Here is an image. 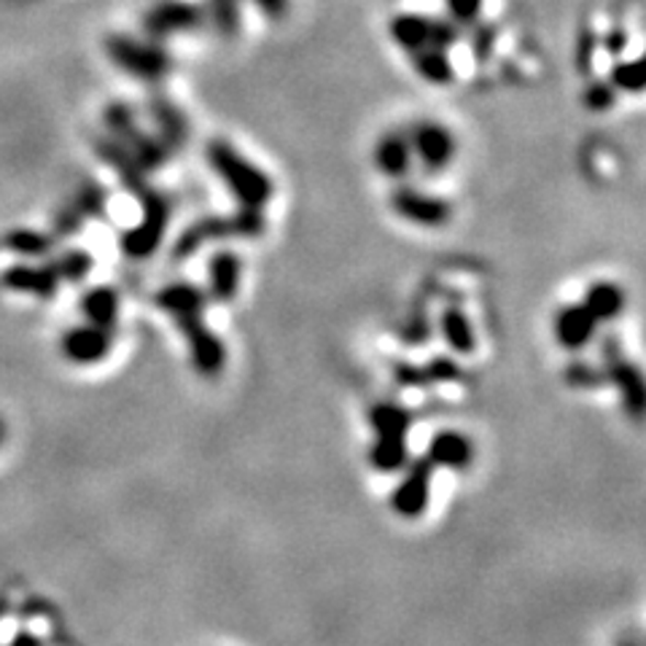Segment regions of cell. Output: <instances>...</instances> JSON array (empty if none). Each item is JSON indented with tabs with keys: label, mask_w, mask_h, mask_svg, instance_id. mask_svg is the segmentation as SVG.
I'll return each mask as SVG.
<instances>
[{
	"label": "cell",
	"mask_w": 646,
	"mask_h": 646,
	"mask_svg": "<svg viewBox=\"0 0 646 646\" xmlns=\"http://www.w3.org/2000/svg\"><path fill=\"white\" fill-rule=\"evenodd\" d=\"M157 302L159 308H165L167 313L178 321L181 332L187 334L191 358H194L197 369L208 377L219 375L221 369H224L226 353H224V345H221V339L202 326V308H205V297H202V291L194 289V286L176 283V286H167V289L157 297Z\"/></svg>",
	"instance_id": "cell-1"
},
{
	"label": "cell",
	"mask_w": 646,
	"mask_h": 646,
	"mask_svg": "<svg viewBox=\"0 0 646 646\" xmlns=\"http://www.w3.org/2000/svg\"><path fill=\"white\" fill-rule=\"evenodd\" d=\"M211 157L213 170L219 172L221 181L230 187L235 200H241L243 208L248 211H261L269 200H272V181L267 178L265 170H259L256 165H250L241 152L230 146V143H211Z\"/></svg>",
	"instance_id": "cell-2"
},
{
	"label": "cell",
	"mask_w": 646,
	"mask_h": 646,
	"mask_svg": "<svg viewBox=\"0 0 646 646\" xmlns=\"http://www.w3.org/2000/svg\"><path fill=\"white\" fill-rule=\"evenodd\" d=\"M601 361H603V377L612 382L614 391L620 393V402L625 415L631 421L644 423L646 421V375L636 361L625 356L617 334H606L601 343Z\"/></svg>",
	"instance_id": "cell-3"
},
{
	"label": "cell",
	"mask_w": 646,
	"mask_h": 646,
	"mask_svg": "<svg viewBox=\"0 0 646 646\" xmlns=\"http://www.w3.org/2000/svg\"><path fill=\"white\" fill-rule=\"evenodd\" d=\"M393 44L406 54L428 49V46H439V49H450L458 41V27L453 20H428L423 14H399L393 16L388 25Z\"/></svg>",
	"instance_id": "cell-4"
},
{
	"label": "cell",
	"mask_w": 646,
	"mask_h": 646,
	"mask_svg": "<svg viewBox=\"0 0 646 646\" xmlns=\"http://www.w3.org/2000/svg\"><path fill=\"white\" fill-rule=\"evenodd\" d=\"M406 137H410L412 157L426 172H442L456 159L458 141L442 122L421 119L406 130Z\"/></svg>",
	"instance_id": "cell-5"
},
{
	"label": "cell",
	"mask_w": 646,
	"mask_h": 646,
	"mask_svg": "<svg viewBox=\"0 0 646 646\" xmlns=\"http://www.w3.org/2000/svg\"><path fill=\"white\" fill-rule=\"evenodd\" d=\"M391 208L399 219L410 221V224H415V226H426V230L445 226L453 215L450 202L442 200V197L426 194V191H421L415 187L393 189Z\"/></svg>",
	"instance_id": "cell-6"
},
{
	"label": "cell",
	"mask_w": 646,
	"mask_h": 646,
	"mask_svg": "<svg viewBox=\"0 0 646 646\" xmlns=\"http://www.w3.org/2000/svg\"><path fill=\"white\" fill-rule=\"evenodd\" d=\"M431 480H434V466L426 458L410 460L404 477L399 480L397 490L391 495L393 512L402 514L404 520H417L428 506Z\"/></svg>",
	"instance_id": "cell-7"
},
{
	"label": "cell",
	"mask_w": 646,
	"mask_h": 646,
	"mask_svg": "<svg viewBox=\"0 0 646 646\" xmlns=\"http://www.w3.org/2000/svg\"><path fill=\"white\" fill-rule=\"evenodd\" d=\"M595 332H598V321L592 319V313L582 302L566 304V308H560L553 319L555 339H558L560 348L571 353L588 348L592 339H595Z\"/></svg>",
	"instance_id": "cell-8"
},
{
	"label": "cell",
	"mask_w": 646,
	"mask_h": 646,
	"mask_svg": "<svg viewBox=\"0 0 646 646\" xmlns=\"http://www.w3.org/2000/svg\"><path fill=\"white\" fill-rule=\"evenodd\" d=\"M426 460L434 469L464 471L475 460V445H471V439L464 431L442 428L431 436Z\"/></svg>",
	"instance_id": "cell-9"
},
{
	"label": "cell",
	"mask_w": 646,
	"mask_h": 646,
	"mask_svg": "<svg viewBox=\"0 0 646 646\" xmlns=\"http://www.w3.org/2000/svg\"><path fill=\"white\" fill-rule=\"evenodd\" d=\"M375 167L386 178H393V181H402V178L410 176L412 165H415V157H412L410 137L399 130H391V133H382L375 143Z\"/></svg>",
	"instance_id": "cell-10"
},
{
	"label": "cell",
	"mask_w": 646,
	"mask_h": 646,
	"mask_svg": "<svg viewBox=\"0 0 646 646\" xmlns=\"http://www.w3.org/2000/svg\"><path fill=\"white\" fill-rule=\"evenodd\" d=\"M582 304L590 310L592 319L598 323H612L622 315L627 299L625 291H622L617 283H612V280H598V283H592L588 289Z\"/></svg>",
	"instance_id": "cell-11"
},
{
	"label": "cell",
	"mask_w": 646,
	"mask_h": 646,
	"mask_svg": "<svg viewBox=\"0 0 646 646\" xmlns=\"http://www.w3.org/2000/svg\"><path fill=\"white\" fill-rule=\"evenodd\" d=\"M410 63L412 70H415L423 81L434 83V87H447V83L456 79V68H453L450 57H447V49H439V46L412 52Z\"/></svg>",
	"instance_id": "cell-12"
},
{
	"label": "cell",
	"mask_w": 646,
	"mask_h": 646,
	"mask_svg": "<svg viewBox=\"0 0 646 646\" xmlns=\"http://www.w3.org/2000/svg\"><path fill=\"white\" fill-rule=\"evenodd\" d=\"M241 256L230 254V250H221L213 256L211 261V294L219 302H230L235 299L237 289H241Z\"/></svg>",
	"instance_id": "cell-13"
},
{
	"label": "cell",
	"mask_w": 646,
	"mask_h": 646,
	"mask_svg": "<svg viewBox=\"0 0 646 646\" xmlns=\"http://www.w3.org/2000/svg\"><path fill=\"white\" fill-rule=\"evenodd\" d=\"M439 328H442V337H445V343L450 345V350L460 353V356H466V353H475L477 334H475V328H471L469 319L464 315V310L447 308L439 319Z\"/></svg>",
	"instance_id": "cell-14"
},
{
	"label": "cell",
	"mask_w": 646,
	"mask_h": 646,
	"mask_svg": "<svg viewBox=\"0 0 646 646\" xmlns=\"http://www.w3.org/2000/svg\"><path fill=\"white\" fill-rule=\"evenodd\" d=\"M406 436H375L369 447V464L377 471H399L406 466Z\"/></svg>",
	"instance_id": "cell-15"
},
{
	"label": "cell",
	"mask_w": 646,
	"mask_h": 646,
	"mask_svg": "<svg viewBox=\"0 0 646 646\" xmlns=\"http://www.w3.org/2000/svg\"><path fill=\"white\" fill-rule=\"evenodd\" d=\"M369 423H372L375 436H406L412 426V415L402 404L380 402L369 410Z\"/></svg>",
	"instance_id": "cell-16"
},
{
	"label": "cell",
	"mask_w": 646,
	"mask_h": 646,
	"mask_svg": "<svg viewBox=\"0 0 646 646\" xmlns=\"http://www.w3.org/2000/svg\"><path fill=\"white\" fill-rule=\"evenodd\" d=\"M65 350L76 361H94L105 353V337L100 328H76L65 339Z\"/></svg>",
	"instance_id": "cell-17"
},
{
	"label": "cell",
	"mask_w": 646,
	"mask_h": 646,
	"mask_svg": "<svg viewBox=\"0 0 646 646\" xmlns=\"http://www.w3.org/2000/svg\"><path fill=\"white\" fill-rule=\"evenodd\" d=\"M612 87L620 92H646V54L612 68Z\"/></svg>",
	"instance_id": "cell-18"
},
{
	"label": "cell",
	"mask_w": 646,
	"mask_h": 646,
	"mask_svg": "<svg viewBox=\"0 0 646 646\" xmlns=\"http://www.w3.org/2000/svg\"><path fill=\"white\" fill-rule=\"evenodd\" d=\"M566 382L571 388H579V391H595L606 382L601 367H592V364L584 361H571L566 369Z\"/></svg>",
	"instance_id": "cell-19"
},
{
	"label": "cell",
	"mask_w": 646,
	"mask_h": 646,
	"mask_svg": "<svg viewBox=\"0 0 646 646\" xmlns=\"http://www.w3.org/2000/svg\"><path fill=\"white\" fill-rule=\"evenodd\" d=\"M83 310H87L89 319L98 323L100 328L111 326L113 315H116V294H113V291H105V289L94 291V294L83 302Z\"/></svg>",
	"instance_id": "cell-20"
},
{
	"label": "cell",
	"mask_w": 646,
	"mask_h": 646,
	"mask_svg": "<svg viewBox=\"0 0 646 646\" xmlns=\"http://www.w3.org/2000/svg\"><path fill=\"white\" fill-rule=\"evenodd\" d=\"M445 5L456 25H475L482 11V0H445Z\"/></svg>",
	"instance_id": "cell-21"
},
{
	"label": "cell",
	"mask_w": 646,
	"mask_h": 646,
	"mask_svg": "<svg viewBox=\"0 0 646 646\" xmlns=\"http://www.w3.org/2000/svg\"><path fill=\"white\" fill-rule=\"evenodd\" d=\"M584 100H588L592 111H606V108L614 103V87L612 83H592L588 94H584Z\"/></svg>",
	"instance_id": "cell-22"
},
{
	"label": "cell",
	"mask_w": 646,
	"mask_h": 646,
	"mask_svg": "<svg viewBox=\"0 0 646 646\" xmlns=\"http://www.w3.org/2000/svg\"><path fill=\"white\" fill-rule=\"evenodd\" d=\"M261 11L269 16V20H280V16L289 14L291 0H254Z\"/></svg>",
	"instance_id": "cell-23"
},
{
	"label": "cell",
	"mask_w": 646,
	"mask_h": 646,
	"mask_svg": "<svg viewBox=\"0 0 646 646\" xmlns=\"http://www.w3.org/2000/svg\"><path fill=\"white\" fill-rule=\"evenodd\" d=\"M622 646H638V644H622Z\"/></svg>",
	"instance_id": "cell-24"
},
{
	"label": "cell",
	"mask_w": 646,
	"mask_h": 646,
	"mask_svg": "<svg viewBox=\"0 0 646 646\" xmlns=\"http://www.w3.org/2000/svg\"><path fill=\"white\" fill-rule=\"evenodd\" d=\"M0 436H3V428H0Z\"/></svg>",
	"instance_id": "cell-25"
}]
</instances>
